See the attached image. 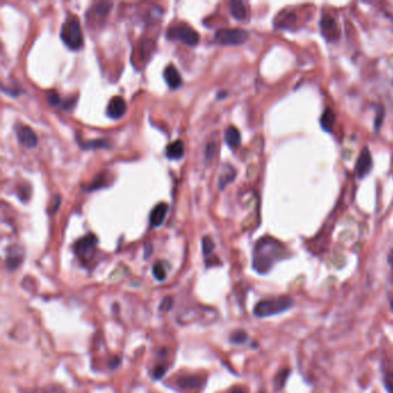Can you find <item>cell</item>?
<instances>
[{"label":"cell","mask_w":393,"mask_h":393,"mask_svg":"<svg viewBox=\"0 0 393 393\" xmlns=\"http://www.w3.org/2000/svg\"><path fill=\"white\" fill-rule=\"evenodd\" d=\"M284 252V246L279 241L272 238H263L256 243L254 249V269L259 273H265L270 270L274 262L283 257Z\"/></svg>","instance_id":"cell-1"},{"label":"cell","mask_w":393,"mask_h":393,"mask_svg":"<svg viewBox=\"0 0 393 393\" xmlns=\"http://www.w3.org/2000/svg\"><path fill=\"white\" fill-rule=\"evenodd\" d=\"M60 38L72 50H79L81 48L83 44V36L79 18L72 17L65 21L60 30Z\"/></svg>","instance_id":"cell-2"},{"label":"cell","mask_w":393,"mask_h":393,"mask_svg":"<svg viewBox=\"0 0 393 393\" xmlns=\"http://www.w3.org/2000/svg\"><path fill=\"white\" fill-rule=\"evenodd\" d=\"M293 305V300L290 296H279L277 299L263 300L254 308V314L257 317H268L272 315L286 311Z\"/></svg>","instance_id":"cell-3"},{"label":"cell","mask_w":393,"mask_h":393,"mask_svg":"<svg viewBox=\"0 0 393 393\" xmlns=\"http://www.w3.org/2000/svg\"><path fill=\"white\" fill-rule=\"evenodd\" d=\"M166 35L171 41H181L189 46H195L200 41L199 34L189 26L172 27L170 28Z\"/></svg>","instance_id":"cell-4"},{"label":"cell","mask_w":393,"mask_h":393,"mask_svg":"<svg viewBox=\"0 0 393 393\" xmlns=\"http://www.w3.org/2000/svg\"><path fill=\"white\" fill-rule=\"evenodd\" d=\"M215 38L222 45H240L248 41L249 35L243 29H221L216 33Z\"/></svg>","instance_id":"cell-5"},{"label":"cell","mask_w":393,"mask_h":393,"mask_svg":"<svg viewBox=\"0 0 393 393\" xmlns=\"http://www.w3.org/2000/svg\"><path fill=\"white\" fill-rule=\"evenodd\" d=\"M96 244H97V237L95 234L89 233L76 241L74 244V252L80 257L89 258L94 254Z\"/></svg>","instance_id":"cell-6"},{"label":"cell","mask_w":393,"mask_h":393,"mask_svg":"<svg viewBox=\"0 0 393 393\" xmlns=\"http://www.w3.org/2000/svg\"><path fill=\"white\" fill-rule=\"evenodd\" d=\"M15 133H17L18 142H20L23 147L35 148L37 143H38L35 132H34L30 127L23 125H17L15 126Z\"/></svg>","instance_id":"cell-7"},{"label":"cell","mask_w":393,"mask_h":393,"mask_svg":"<svg viewBox=\"0 0 393 393\" xmlns=\"http://www.w3.org/2000/svg\"><path fill=\"white\" fill-rule=\"evenodd\" d=\"M371 169H373V157H371L369 149L364 148L361 151L360 156L358 157L355 173H357L359 178H363V176H366L371 171Z\"/></svg>","instance_id":"cell-8"},{"label":"cell","mask_w":393,"mask_h":393,"mask_svg":"<svg viewBox=\"0 0 393 393\" xmlns=\"http://www.w3.org/2000/svg\"><path fill=\"white\" fill-rule=\"evenodd\" d=\"M126 112V102L120 96H114L109 102L106 107V114L111 119H119Z\"/></svg>","instance_id":"cell-9"},{"label":"cell","mask_w":393,"mask_h":393,"mask_svg":"<svg viewBox=\"0 0 393 393\" xmlns=\"http://www.w3.org/2000/svg\"><path fill=\"white\" fill-rule=\"evenodd\" d=\"M321 30L327 41L333 42L338 39V26L335 18L331 17H323L321 20Z\"/></svg>","instance_id":"cell-10"},{"label":"cell","mask_w":393,"mask_h":393,"mask_svg":"<svg viewBox=\"0 0 393 393\" xmlns=\"http://www.w3.org/2000/svg\"><path fill=\"white\" fill-rule=\"evenodd\" d=\"M23 259V249L20 248L18 246H13L7 250V255H6V267L8 270L13 271L15 269L18 268Z\"/></svg>","instance_id":"cell-11"},{"label":"cell","mask_w":393,"mask_h":393,"mask_svg":"<svg viewBox=\"0 0 393 393\" xmlns=\"http://www.w3.org/2000/svg\"><path fill=\"white\" fill-rule=\"evenodd\" d=\"M164 77H165V81L168 82V85L171 89H178L182 83L180 74H179L178 69L174 66H172V65H169L164 69Z\"/></svg>","instance_id":"cell-12"},{"label":"cell","mask_w":393,"mask_h":393,"mask_svg":"<svg viewBox=\"0 0 393 393\" xmlns=\"http://www.w3.org/2000/svg\"><path fill=\"white\" fill-rule=\"evenodd\" d=\"M168 204L166 203H159L153 209L150 213V224L153 226H159L163 224L164 219H165L166 212H168Z\"/></svg>","instance_id":"cell-13"},{"label":"cell","mask_w":393,"mask_h":393,"mask_svg":"<svg viewBox=\"0 0 393 393\" xmlns=\"http://www.w3.org/2000/svg\"><path fill=\"white\" fill-rule=\"evenodd\" d=\"M178 385L182 389H199L203 385V379L200 376H182L178 379Z\"/></svg>","instance_id":"cell-14"},{"label":"cell","mask_w":393,"mask_h":393,"mask_svg":"<svg viewBox=\"0 0 393 393\" xmlns=\"http://www.w3.org/2000/svg\"><path fill=\"white\" fill-rule=\"evenodd\" d=\"M184 143L181 141H174L166 148L165 154L169 159H180L184 156Z\"/></svg>","instance_id":"cell-15"},{"label":"cell","mask_w":393,"mask_h":393,"mask_svg":"<svg viewBox=\"0 0 393 393\" xmlns=\"http://www.w3.org/2000/svg\"><path fill=\"white\" fill-rule=\"evenodd\" d=\"M225 142L230 148H237L241 143L240 132L233 126L228 127L225 131Z\"/></svg>","instance_id":"cell-16"},{"label":"cell","mask_w":393,"mask_h":393,"mask_svg":"<svg viewBox=\"0 0 393 393\" xmlns=\"http://www.w3.org/2000/svg\"><path fill=\"white\" fill-rule=\"evenodd\" d=\"M336 122V114L333 112L332 110L330 109H326L324 111L323 114H322L321 117V126L323 127L324 131H327V132H331V129H332L333 125H335Z\"/></svg>","instance_id":"cell-17"},{"label":"cell","mask_w":393,"mask_h":393,"mask_svg":"<svg viewBox=\"0 0 393 393\" xmlns=\"http://www.w3.org/2000/svg\"><path fill=\"white\" fill-rule=\"evenodd\" d=\"M231 13L237 20H244L247 17V9L244 7L243 2L232 1L231 2Z\"/></svg>","instance_id":"cell-18"},{"label":"cell","mask_w":393,"mask_h":393,"mask_svg":"<svg viewBox=\"0 0 393 393\" xmlns=\"http://www.w3.org/2000/svg\"><path fill=\"white\" fill-rule=\"evenodd\" d=\"M235 174H237L235 170L233 168H230V166H228V168L222 173L221 178H219V184H218L219 189H224L225 186L227 185L228 182L233 181L235 178Z\"/></svg>","instance_id":"cell-19"},{"label":"cell","mask_w":393,"mask_h":393,"mask_svg":"<svg viewBox=\"0 0 393 393\" xmlns=\"http://www.w3.org/2000/svg\"><path fill=\"white\" fill-rule=\"evenodd\" d=\"M111 6L112 5H111L110 2H98V4H96L94 7L91 8V11L97 15H100V17H104V15L109 13Z\"/></svg>","instance_id":"cell-20"},{"label":"cell","mask_w":393,"mask_h":393,"mask_svg":"<svg viewBox=\"0 0 393 393\" xmlns=\"http://www.w3.org/2000/svg\"><path fill=\"white\" fill-rule=\"evenodd\" d=\"M384 106L383 105H377L376 106V117H375V129L377 132L379 131L380 126H382L383 120H384Z\"/></svg>","instance_id":"cell-21"},{"label":"cell","mask_w":393,"mask_h":393,"mask_svg":"<svg viewBox=\"0 0 393 393\" xmlns=\"http://www.w3.org/2000/svg\"><path fill=\"white\" fill-rule=\"evenodd\" d=\"M153 274H154V277L156 278L157 280H159V281H163L164 279H165V278H166V272H165V269H164L162 263L158 262V263H156V264L154 265Z\"/></svg>","instance_id":"cell-22"},{"label":"cell","mask_w":393,"mask_h":393,"mask_svg":"<svg viewBox=\"0 0 393 393\" xmlns=\"http://www.w3.org/2000/svg\"><path fill=\"white\" fill-rule=\"evenodd\" d=\"M248 339V336H247V333L244 332V331H235L234 333H232L231 336V340L232 342L237 343V345H240V343H243L246 342V340Z\"/></svg>","instance_id":"cell-23"},{"label":"cell","mask_w":393,"mask_h":393,"mask_svg":"<svg viewBox=\"0 0 393 393\" xmlns=\"http://www.w3.org/2000/svg\"><path fill=\"white\" fill-rule=\"evenodd\" d=\"M202 248L204 255H209L212 253L213 248H215V243H213L212 239L210 237H204L202 239Z\"/></svg>","instance_id":"cell-24"},{"label":"cell","mask_w":393,"mask_h":393,"mask_svg":"<svg viewBox=\"0 0 393 393\" xmlns=\"http://www.w3.org/2000/svg\"><path fill=\"white\" fill-rule=\"evenodd\" d=\"M173 303H174V301H173L172 296H166V298H164L163 301L160 302V305H159V310H160V311H169V310H171L172 307H173Z\"/></svg>","instance_id":"cell-25"},{"label":"cell","mask_w":393,"mask_h":393,"mask_svg":"<svg viewBox=\"0 0 393 393\" xmlns=\"http://www.w3.org/2000/svg\"><path fill=\"white\" fill-rule=\"evenodd\" d=\"M82 147L85 148V149H92V148H105V147H109V143H107L106 141L97 140L94 142H89V143H86V144H83Z\"/></svg>","instance_id":"cell-26"},{"label":"cell","mask_w":393,"mask_h":393,"mask_svg":"<svg viewBox=\"0 0 393 393\" xmlns=\"http://www.w3.org/2000/svg\"><path fill=\"white\" fill-rule=\"evenodd\" d=\"M294 21H295V15L294 14H289L286 17L281 18L280 21V24L279 27L284 28V27H290V24H292Z\"/></svg>","instance_id":"cell-27"},{"label":"cell","mask_w":393,"mask_h":393,"mask_svg":"<svg viewBox=\"0 0 393 393\" xmlns=\"http://www.w3.org/2000/svg\"><path fill=\"white\" fill-rule=\"evenodd\" d=\"M287 376H289V369H285L284 371H281L279 373V375L276 378V383L278 384L279 388H283L284 384H285V380H286Z\"/></svg>","instance_id":"cell-28"},{"label":"cell","mask_w":393,"mask_h":393,"mask_svg":"<svg viewBox=\"0 0 393 393\" xmlns=\"http://www.w3.org/2000/svg\"><path fill=\"white\" fill-rule=\"evenodd\" d=\"M48 102L55 106V105L60 104V97H59L57 92H50V94H48Z\"/></svg>","instance_id":"cell-29"},{"label":"cell","mask_w":393,"mask_h":393,"mask_svg":"<svg viewBox=\"0 0 393 393\" xmlns=\"http://www.w3.org/2000/svg\"><path fill=\"white\" fill-rule=\"evenodd\" d=\"M385 386L390 393H393V373H390L385 376Z\"/></svg>","instance_id":"cell-30"},{"label":"cell","mask_w":393,"mask_h":393,"mask_svg":"<svg viewBox=\"0 0 393 393\" xmlns=\"http://www.w3.org/2000/svg\"><path fill=\"white\" fill-rule=\"evenodd\" d=\"M164 374H165V367L157 366L154 370V378H156V379L162 378V377L164 376Z\"/></svg>","instance_id":"cell-31"},{"label":"cell","mask_w":393,"mask_h":393,"mask_svg":"<svg viewBox=\"0 0 393 393\" xmlns=\"http://www.w3.org/2000/svg\"><path fill=\"white\" fill-rule=\"evenodd\" d=\"M119 364H120V359L118 357L112 358V360L109 362V367L111 368V369H116V368L119 366Z\"/></svg>","instance_id":"cell-32"},{"label":"cell","mask_w":393,"mask_h":393,"mask_svg":"<svg viewBox=\"0 0 393 393\" xmlns=\"http://www.w3.org/2000/svg\"><path fill=\"white\" fill-rule=\"evenodd\" d=\"M213 150H215V143H209L208 148H206V158L210 159L213 154H211V151L213 153Z\"/></svg>","instance_id":"cell-33"},{"label":"cell","mask_w":393,"mask_h":393,"mask_svg":"<svg viewBox=\"0 0 393 393\" xmlns=\"http://www.w3.org/2000/svg\"><path fill=\"white\" fill-rule=\"evenodd\" d=\"M388 262H389L390 267L392 268V271H393V249H392L391 252H390V254H389V256H388Z\"/></svg>","instance_id":"cell-34"},{"label":"cell","mask_w":393,"mask_h":393,"mask_svg":"<svg viewBox=\"0 0 393 393\" xmlns=\"http://www.w3.org/2000/svg\"><path fill=\"white\" fill-rule=\"evenodd\" d=\"M225 96H226L225 91H221V92H219V94H218V97H217V98H218V100H219V98H221V97H222H222H225Z\"/></svg>","instance_id":"cell-35"},{"label":"cell","mask_w":393,"mask_h":393,"mask_svg":"<svg viewBox=\"0 0 393 393\" xmlns=\"http://www.w3.org/2000/svg\"><path fill=\"white\" fill-rule=\"evenodd\" d=\"M231 393H244L242 390H239V389H237V390H233V391H232Z\"/></svg>","instance_id":"cell-36"},{"label":"cell","mask_w":393,"mask_h":393,"mask_svg":"<svg viewBox=\"0 0 393 393\" xmlns=\"http://www.w3.org/2000/svg\"><path fill=\"white\" fill-rule=\"evenodd\" d=\"M391 306H392V307H393V301H392V302H391Z\"/></svg>","instance_id":"cell-37"}]
</instances>
